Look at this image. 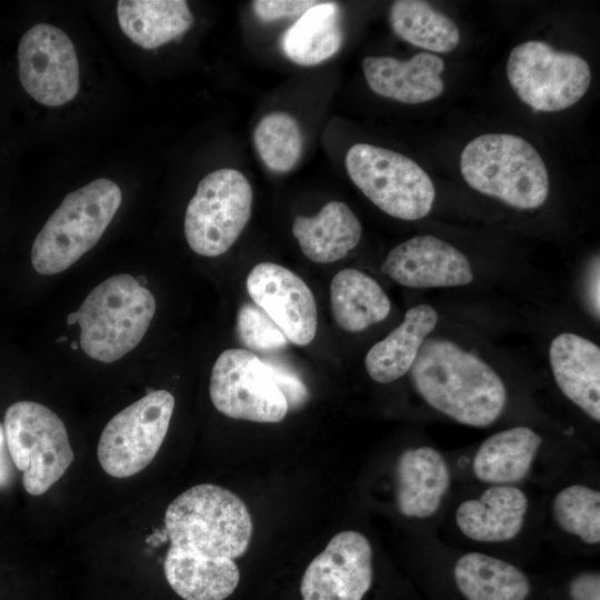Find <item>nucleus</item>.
Returning a JSON list of instances; mask_svg holds the SVG:
<instances>
[{
    "mask_svg": "<svg viewBox=\"0 0 600 600\" xmlns=\"http://www.w3.org/2000/svg\"><path fill=\"white\" fill-rule=\"evenodd\" d=\"M117 16L122 32L143 49H156L186 33L193 17L183 0H121Z\"/></svg>",
    "mask_w": 600,
    "mask_h": 600,
    "instance_id": "22",
    "label": "nucleus"
},
{
    "mask_svg": "<svg viewBox=\"0 0 600 600\" xmlns=\"http://www.w3.org/2000/svg\"><path fill=\"white\" fill-rule=\"evenodd\" d=\"M346 169L360 191L380 210L402 220L426 217L436 189L429 174L409 157L368 143L353 144Z\"/></svg>",
    "mask_w": 600,
    "mask_h": 600,
    "instance_id": "6",
    "label": "nucleus"
},
{
    "mask_svg": "<svg viewBox=\"0 0 600 600\" xmlns=\"http://www.w3.org/2000/svg\"><path fill=\"white\" fill-rule=\"evenodd\" d=\"M549 361L561 392L589 417L599 422V346L579 334L563 332L551 341Z\"/></svg>",
    "mask_w": 600,
    "mask_h": 600,
    "instance_id": "17",
    "label": "nucleus"
},
{
    "mask_svg": "<svg viewBox=\"0 0 600 600\" xmlns=\"http://www.w3.org/2000/svg\"><path fill=\"white\" fill-rule=\"evenodd\" d=\"M320 1L311 0H256L252 8L256 16L266 22L282 18L302 16Z\"/></svg>",
    "mask_w": 600,
    "mask_h": 600,
    "instance_id": "32",
    "label": "nucleus"
},
{
    "mask_svg": "<svg viewBox=\"0 0 600 600\" xmlns=\"http://www.w3.org/2000/svg\"><path fill=\"white\" fill-rule=\"evenodd\" d=\"M67 338L66 337H62L60 339H58V341H62V340H66Z\"/></svg>",
    "mask_w": 600,
    "mask_h": 600,
    "instance_id": "38",
    "label": "nucleus"
},
{
    "mask_svg": "<svg viewBox=\"0 0 600 600\" xmlns=\"http://www.w3.org/2000/svg\"><path fill=\"white\" fill-rule=\"evenodd\" d=\"M292 233L308 259L330 263L344 258L358 246L362 227L344 202L330 201L313 217L298 216Z\"/></svg>",
    "mask_w": 600,
    "mask_h": 600,
    "instance_id": "21",
    "label": "nucleus"
},
{
    "mask_svg": "<svg viewBox=\"0 0 600 600\" xmlns=\"http://www.w3.org/2000/svg\"><path fill=\"white\" fill-rule=\"evenodd\" d=\"M71 348L77 349L78 344L76 342H72Z\"/></svg>",
    "mask_w": 600,
    "mask_h": 600,
    "instance_id": "37",
    "label": "nucleus"
},
{
    "mask_svg": "<svg viewBox=\"0 0 600 600\" xmlns=\"http://www.w3.org/2000/svg\"><path fill=\"white\" fill-rule=\"evenodd\" d=\"M372 576L369 540L358 531H341L309 563L300 592L303 600H362Z\"/></svg>",
    "mask_w": 600,
    "mask_h": 600,
    "instance_id": "13",
    "label": "nucleus"
},
{
    "mask_svg": "<svg viewBox=\"0 0 600 600\" xmlns=\"http://www.w3.org/2000/svg\"><path fill=\"white\" fill-rule=\"evenodd\" d=\"M443 69V60L429 52H419L409 60L393 57H366L362 60L364 78L373 92L409 104L427 102L442 94Z\"/></svg>",
    "mask_w": 600,
    "mask_h": 600,
    "instance_id": "16",
    "label": "nucleus"
},
{
    "mask_svg": "<svg viewBox=\"0 0 600 600\" xmlns=\"http://www.w3.org/2000/svg\"><path fill=\"white\" fill-rule=\"evenodd\" d=\"M173 408L169 391L154 390L117 413L100 436L101 468L111 477L128 478L149 466L166 438Z\"/></svg>",
    "mask_w": 600,
    "mask_h": 600,
    "instance_id": "10",
    "label": "nucleus"
},
{
    "mask_svg": "<svg viewBox=\"0 0 600 600\" xmlns=\"http://www.w3.org/2000/svg\"><path fill=\"white\" fill-rule=\"evenodd\" d=\"M74 322H77V316H76V312L70 313L69 317H68V323H69V324H72V323H74Z\"/></svg>",
    "mask_w": 600,
    "mask_h": 600,
    "instance_id": "36",
    "label": "nucleus"
},
{
    "mask_svg": "<svg viewBox=\"0 0 600 600\" xmlns=\"http://www.w3.org/2000/svg\"><path fill=\"white\" fill-rule=\"evenodd\" d=\"M209 393L214 408L232 419L276 423L289 411L271 370L246 349H228L218 357Z\"/></svg>",
    "mask_w": 600,
    "mask_h": 600,
    "instance_id": "11",
    "label": "nucleus"
},
{
    "mask_svg": "<svg viewBox=\"0 0 600 600\" xmlns=\"http://www.w3.org/2000/svg\"><path fill=\"white\" fill-rule=\"evenodd\" d=\"M156 312V299L128 273L93 288L76 312L80 347L92 359L113 362L134 349Z\"/></svg>",
    "mask_w": 600,
    "mask_h": 600,
    "instance_id": "4",
    "label": "nucleus"
},
{
    "mask_svg": "<svg viewBox=\"0 0 600 600\" xmlns=\"http://www.w3.org/2000/svg\"><path fill=\"white\" fill-rule=\"evenodd\" d=\"M237 336L246 350L273 353L288 344V338L258 306L243 303L237 316Z\"/></svg>",
    "mask_w": 600,
    "mask_h": 600,
    "instance_id": "30",
    "label": "nucleus"
},
{
    "mask_svg": "<svg viewBox=\"0 0 600 600\" xmlns=\"http://www.w3.org/2000/svg\"><path fill=\"white\" fill-rule=\"evenodd\" d=\"M389 20L398 37L428 51L449 53L460 41L456 22L426 1L392 2Z\"/></svg>",
    "mask_w": 600,
    "mask_h": 600,
    "instance_id": "27",
    "label": "nucleus"
},
{
    "mask_svg": "<svg viewBox=\"0 0 600 600\" xmlns=\"http://www.w3.org/2000/svg\"><path fill=\"white\" fill-rule=\"evenodd\" d=\"M453 576L467 600H524L530 591L528 578L517 567L479 552L462 556Z\"/></svg>",
    "mask_w": 600,
    "mask_h": 600,
    "instance_id": "26",
    "label": "nucleus"
},
{
    "mask_svg": "<svg viewBox=\"0 0 600 600\" xmlns=\"http://www.w3.org/2000/svg\"><path fill=\"white\" fill-rule=\"evenodd\" d=\"M528 509L523 491L511 484H496L478 499L466 500L456 511V522L469 539L502 542L522 529Z\"/></svg>",
    "mask_w": 600,
    "mask_h": 600,
    "instance_id": "19",
    "label": "nucleus"
},
{
    "mask_svg": "<svg viewBox=\"0 0 600 600\" xmlns=\"http://www.w3.org/2000/svg\"><path fill=\"white\" fill-rule=\"evenodd\" d=\"M19 78L39 103L59 107L79 91V63L71 39L61 29L38 23L18 46Z\"/></svg>",
    "mask_w": 600,
    "mask_h": 600,
    "instance_id": "12",
    "label": "nucleus"
},
{
    "mask_svg": "<svg viewBox=\"0 0 600 600\" xmlns=\"http://www.w3.org/2000/svg\"><path fill=\"white\" fill-rule=\"evenodd\" d=\"M381 271L397 283L417 289L460 287L472 282L468 258L430 234L416 236L390 250Z\"/></svg>",
    "mask_w": 600,
    "mask_h": 600,
    "instance_id": "15",
    "label": "nucleus"
},
{
    "mask_svg": "<svg viewBox=\"0 0 600 600\" xmlns=\"http://www.w3.org/2000/svg\"><path fill=\"white\" fill-rule=\"evenodd\" d=\"M552 513L558 526L583 542L600 541V493L582 484L562 489L553 499Z\"/></svg>",
    "mask_w": 600,
    "mask_h": 600,
    "instance_id": "29",
    "label": "nucleus"
},
{
    "mask_svg": "<svg viewBox=\"0 0 600 600\" xmlns=\"http://www.w3.org/2000/svg\"><path fill=\"white\" fill-rule=\"evenodd\" d=\"M3 432L10 458L22 474L26 491L43 494L74 459L62 420L33 401L11 404L4 414Z\"/></svg>",
    "mask_w": 600,
    "mask_h": 600,
    "instance_id": "7",
    "label": "nucleus"
},
{
    "mask_svg": "<svg viewBox=\"0 0 600 600\" xmlns=\"http://www.w3.org/2000/svg\"><path fill=\"white\" fill-rule=\"evenodd\" d=\"M397 502L410 518L433 516L448 491L450 472L442 454L430 447L404 450L396 466Z\"/></svg>",
    "mask_w": 600,
    "mask_h": 600,
    "instance_id": "18",
    "label": "nucleus"
},
{
    "mask_svg": "<svg viewBox=\"0 0 600 600\" xmlns=\"http://www.w3.org/2000/svg\"><path fill=\"white\" fill-rule=\"evenodd\" d=\"M507 77L519 99L534 111H560L576 104L591 82L588 62L543 41L516 46L507 61Z\"/></svg>",
    "mask_w": 600,
    "mask_h": 600,
    "instance_id": "8",
    "label": "nucleus"
},
{
    "mask_svg": "<svg viewBox=\"0 0 600 600\" xmlns=\"http://www.w3.org/2000/svg\"><path fill=\"white\" fill-rule=\"evenodd\" d=\"M256 150L272 171H290L302 153V134L297 120L286 112L264 116L253 131Z\"/></svg>",
    "mask_w": 600,
    "mask_h": 600,
    "instance_id": "28",
    "label": "nucleus"
},
{
    "mask_svg": "<svg viewBox=\"0 0 600 600\" xmlns=\"http://www.w3.org/2000/svg\"><path fill=\"white\" fill-rule=\"evenodd\" d=\"M600 271H599V257L596 258L591 267V272L589 276V282L587 288L588 301L591 308L592 313L599 318L600 314V297H599V284H600Z\"/></svg>",
    "mask_w": 600,
    "mask_h": 600,
    "instance_id": "34",
    "label": "nucleus"
},
{
    "mask_svg": "<svg viewBox=\"0 0 600 600\" xmlns=\"http://www.w3.org/2000/svg\"><path fill=\"white\" fill-rule=\"evenodd\" d=\"M541 443V437L524 426L497 432L478 449L473 472L480 481L493 486L516 483L529 473Z\"/></svg>",
    "mask_w": 600,
    "mask_h": 600,
    "instance_id": "23",
    "label": "nucleus"
},
{
    "mask_svg": "<svg viewBox=\"0 0 600 600\" xmlns=\"http://www.w3.org/2000/svg\"><path fill=\"white\" fill-rule=\"evenodd\" d=\"M340 10L334 2H319L308 9L280 37L283 54L293 63L316 66L341 48Z\"/></svg>",
    "mask_w": 600,
    "mask_h": 600,
    "instance_id": "24",
    "label": "nucleus"
},
{
    "mask_svg": "<svg viewBox=\"0 0 600 600\" xmlns=\"http://www.w3.org/2000/svg\"><path fill=\"white\" fill-rule=\"evenodd\" d=\"M253 303L297 346L310 343L318 326L317 304L310 288L294 272L272 262L256 264L247 277Z\"/></svg>",
    "mask_w": 600,
    "mask_h": 600,
    "instance_id": "14",
    "label": "nucleus"
},
{
    "mask_svg": "<svg viewBox=\"0 0 600 600\" xmlns=\"http://www.w3.org/2000/svg\"><path fill=\"white\" fill-rule=\"evenodd\" d=\"M571 600H600V577L598 572H583L572 579L569 586Z\"/></svg>",
    "mask_w": 600,
    "mask_h": 600,
    "instance_id": "33",
    "label": "nucleus"
},
{
    "mask_svg": "<svg viewBox=\"0 0 600 600\" xmlns=\"http://www.w3.org/2000/svg\"><path fill=\"white\" fill-rule=\"evenodd\" d=\"M121 199L118 184L103 178L67 194L33 241L34 270L50 276L76 263L100 240Z\"/></svg>",
    "mask_w": 600,
    "mask_h": 600,
    "instance_id": "5",
    "label": "nucleus"
},
{
    "mask_svg": "<svg viewBox=\"0 0 600 600\" xmlns=\"http://www.w3.org/2000/svg\"><path fill=\"white\" fill-rule=\"evenodd\" d=\"M437 322L438 313L433 307L419 304L410 308L403 321L368 351L364 367L369 377L379 383H389L410 371Z\"/></svg>",
    "mask_w": 600,
    "mask_h": 600,
    "instance_id": "20",
    "label": "nucleus"
},
{
    "mask_svg": "<svg viewBox=\"0 0 600 600\" xmlns=\"http://www.w3.org/2000/svg\"><path fill=\"white\" fill-rule=\"evenodd\" d=\"M271 370L274 380L283 393L288 409L297 410L309 399V391L299 374L283 360L268 356L261 359Z\"/></svg>",
    "mask_w": 600,
    "mask_h": 600,
    "instance_id": "31",
    "label": "nucleus"
},
{
    "mask_svg": "<svg viewBox=\"0 0 600 600\" xmlns=\"http://www.w3.org/2000/svg\"><path fill=\"white\" fill-rule=\"evenodd\" d=\"M330 301L336 322L349 332L362 331L383 321L391 310L390 300L379 283L353 268L334 274Z\"/></svg>",
    "mask_w": 600,
    "mask_h": 600,
    "instance_id": "25",
    "label": "nucleus"
},
{
    "mask_svg": "<svg viewBox=\"0 0 600 600\" xmlns=\"http://www.w3.org/2000/svg\"><path fill=\"white\" fill-rule=\"evenodd\" d=\"M460 171L476 191L517 209H536L549 194L547 167L526 139L488 133L472 139L460 156Z\"/></svg>",
    "mask_w": 600,
    "mask_h": 600,
    "instance_id": "3",
    "label": "nucleus"
},
{
    "mask_svg": "<svg viewBox=\"0 0 600 600\" xmlns=\"http://www.w3.org/2000/svg\"><path fill=\"white\" fill-rule=\"evenodd\" d=\"M410 372L421 398L459 423L487 427L506 407L507 389L499 374L448 339H426Z\"/></svg>",
    "mask_w": 600,
    "mask_h": 600,
    "instance_id": "2",
    "label": "nucleus"
},
{
    "mask_svg": "<svg viewBox=\"0 0 600 600\" xmlns=\"http://www.w3.org/2000/svg\"><path fill=\"white\" fill-rule=\"evenodd\" d=\"M163 531L170 541L163 562L169 586L206 594L238 578L234 559L247 551L253 526L236 493L202 483L168 506Z\"/></svg>",
    "mask_w": 600,
    "mask_h": 600,
    "instance_id": "1",
    "label": "nucleus"
},
{
    "mask_svg": "<svg viewBox=\"0 0 600 600\" xmlns=\"http://www.w3.org/2000/svg\"><path fill=\"white\" fill-rule=\"evenodd\" d=\"M9 456L4 432L0 426V488L7 487L12 477Z\"/></svg>",
    "mask_w": 600,
    "mask_h": 600,
    "instance_id": "35",
    "label": "nucleus"
},
{
    "mask_svg": "<svg viewBox=\"0 0 600 600\" xmlns=\"http://www.w3.org/2000/svg\"><path fill=\"white\" fill-rule=\"evenodd\" d=\"M252 188L244 174L219 169L198 183L184 214L190 248L204 257L228 251L246 228L252 207Z\"/></svg>",
    "mask_w": 600,
    "mask_h": 600,
    "instance_id": "9",
    "label": "nucleus"
}]
</instances>
